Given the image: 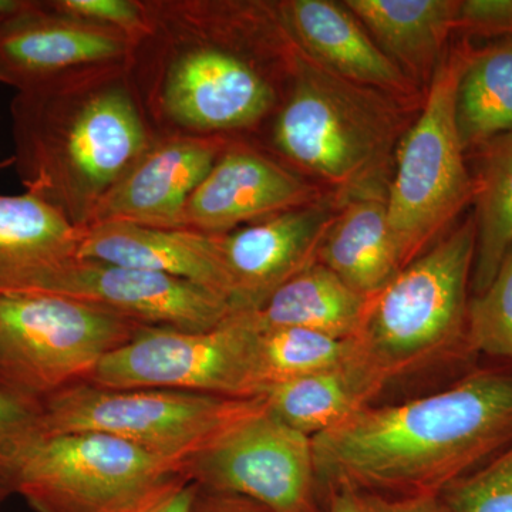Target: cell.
<instances>
[{"instance_id":"9","label":"cell","mask_w":512,"mask_h":512,"mask_svg":"<svg viewBox=\"0 0 512 512\" xmlns=\"http://www.w3.org/2000/svg\"><path fill=\"white\" fill-rule=\"evenodd\" d=\"M183 466L109 434H40L10 487L36 512H137L177 481Z\"/></svg>"},{"instance_id":"15","label":"cell","mask_w":512,"mask_h":512,"mask_svg":"<svg viewBox=\"0 0 512 512\" xmlns=\"http://www.w3.org/2000/svg\"><path fill=\"white\" fill-rule=\"evenodd\" d=\"M322 198L318 187L288 165L244 144H228L192 192L181 228L222 235Z\"/></svg>"},{"instance_id":"27","label":"cell","mask_w":512,"mask_h":512,"mask_svg":"<svg viewBox=\"0 0 512 512\" xmlns=\"http://www.w3.org/2000/svg\"><path fill=\"white\" fill-rule=\"evenodd\" d=\"M471 345L481 359L512 362V244L493 282L468 303Z\"/></svg>"},{"instance_id":"1","label":"cell","mask_w":512,"mask_h":512,"mask_svg":"<svg viewBox=\"0 0 512 512\" xmlns=\"http://www.w3.org/2000/svg\"><path fill=\"white\" fill-rule=\"evenodd\" d=\"M150 33L131 72L160 134L225 136L281 103L293 45L266 3L144 2ZM154 128V127H153Z\"/></svg>"},{"instance_id":"5","label":"cell","mask_w":512,"mask_h":512,"mask_svg":"<svg viewBox=\"0 0 512 512\" xmlns=\"http://www.w3.org/2000/svg\"><path fill=\"white\" fill-rule=\"evenodd\" d=\"M286 86L272 146L289 168L333 187L340 204L386 197L403 137V101L330 73L295 45Z\"/></svg>"},{"instance_id":"10","label":"cell","mask_w":512,"mask_h":512,"mask_svg":"<svg viewBox=\"0 0 512 512\" xmlns=\"http://www.w3.org/2000/svg\"><path fill=\"white\" fill-rule=\"evenodd\" d=\"M254 335L245 313L202 332L144 326L136 338L103 357L86 382L104 389L261 397L254 386Z\"/></svg>"},{"instance_id":"35","label":"cell","mask_w":512,"mask_h":512,"mask_svg":"<svg viewBox=\"0 0 512 512\" xmlns=\"http://www.w3.org/2000/svg\"><path fill=\"white\" fill-rule=\"evenodd\" d=\"M32 0H0V20L16 15L20 10L28 8Z\"/></svg>"},{"instance_id":"20","label":"cell","mask_w":512,"mask_h":512,"mask_svg":"<svg viewBox=\"0 0 512 512\" xmlns=\"http://www.w3.org/2000/svg\"><path fill=\"white\" fill-rule=\"evenodd\" d=\"M318 262L366 298L390 284L404 266L387 222L386 197L342 202L320 245Z\"/></svg>"},{"instance_id":"33","label":"cell","mask_w":512,"mask_h":512,"mask_svg":"<svg viewBox=\"0 0 512 512\" xmlns=\"http://www.w3.org/2000/svg\"><path fill=\"white\" fill-rule=\"evenodd\" d=\"M190 512H275L242 495L210 490L197 485Z\"/></svg>"},{"instance_id":"28","label":"cell","mask_w":512,"mask_h":512,"mask_svg":"<svg viewBox=\"0 0 512 512\" xmlns=\"http://www.w3.org/2000/svg\"><path fill=\"white\" fill-rule=\"evenodd\" d=\"M440 498L447 512H512V446Z\"/></svg>"},{"instance_id":"16","label":"cell","mask_w":512,"mask_h":512,"mask_svg":"<svg viewBox=\"0 0 512 512\" xmlns=\"http://www.w3.org/2000/svg\"><path fill=\"white\" fill-rule=\"evenodd\" d=\"M228 144L225 136L158 134L140 160L101 200L89 227L130 224L180 229L192 192Z\"/></svg>"},{"instance_id":"18","label":"cell","mask_w":512,"mask_h":512,"mask_svg":"<svg viewBox=\"0 0 512 512\" xmlns=\"http://www.w3.org/2000/svg\"><path fill=\"white\" fill-rule=\"evenodd\" d=\"M77 256L171 276L201 286L228 303L231 299V285L215 235L188 229L97 224L83 229Z\"/></svg>"},{"instance_id":"14","label":"cell","mask_w":512,"mask_h":512,"mask_svg":"<svg viewBox=\"0 0 512 512\" xmlns=\"http://www.w3.org/2000/svg\"><path fill=\"white\" fill-rule=\"evenodd\" d=\"M340 202L320 198L266 220L215 235L234 313L258 311L279 288L318 262Z\"/></svg>"},{"instance_id":"13","label":"cell","mask_w":512,"mask_h":512,"mask_svg":"<svg viewBox=\"0 0 512 512\" xmlns=\"http://www.w3.org/2000/svg\"><path fill=\"white\" fill-rule=\"evenodd\" d=\"M137 43L120 30L60 12L49 2L0 20V83L16 92L96 67L130 63Z\"/></svg>"},{"instance_id":"26","label":"cell","mask_w":512,"mask_h":512,"mask_svg":"<svg viewBox=\"0 0 512 512\" xmlns=\"http://www.w3.org/2000/svg\"><path fill=\"white\" fill-rule=\"evenodd\" d=\"M353 353L352 339L295 328L255 329L252 366L256 396L279 384L348 365Z\"/></svg>"},{"instance_id":"2","label":"cell","mask_w":512,"mask_h":512,"mask_svg":"<svg viewBox=\"0 0 512 512\" xmlns=\"http://www.w3.org/2000/svg\"><path fill=\"white\" fill-rule=\"evenodd\" d=\"M312 443L320 495L441 497L512 446V362L481 359L443 389L365 407Z\"/></svg>"},{"instance_id":"3","label":"cell","mask_w":512,"mask_h":512,"mask_svg":"<svg viewBox=\"0 0 512 512\" xmlns=\"http://www.w3.org/2000/svg\"><path fill=\"white\" fill-rule=\"evenodd\" d=\"M10 116L20 183L80 229L158 136L131 62L16 92Z\"/></svg>"},{"instance_id":"30","label":"cell","mask_w":512,"mask_h":512,"mask_svg":"<svg viewBox=\"0 0 512 512\" xmlns=\"http://www.w3.org/2000/svg\"><path fill=\"white\" fill-rule=\"evenodd\" d=\"M40 434L39 410L0 394V480L3 483L10 487L19 458Z\"/></svg>"},{"instance_id":"12","label":"cell","mask_w":512,"mask_h":512,"mask_svg":"<svg viewBox=\"0 0 512 512\" xmlns=\"http://www.w3.org/2000/svg\"><path fill=\"white\" fill-rule=\"evenodd\" d=\"M6 293L57 296L144 326L195 332L234 315L224 298L191 282L77 255L40 266Z\"/></svg>"},{"instance_id":"11","label":"cell","mask_w":512,"mask_h":512,"mask_svg":"<svg viewBox=\"0 0 512 512\" xmlns=\"http://www.w3.org/2000/svg\"><path fill=\"white\" fill-rule=\"evenodd\" d=\"M200 487L242 495L275 512H320L312 437L265 409L185 461Z\"/></svg>"},{"instance_id":"8","label":"cell","mask_w":512,"mask_h":512,"mask_svg":"<svg viewBox=\"0 0 512 512\" xmlns=\"http://www.w3.org/2000/svg\"><path fill=\"white\" fill-rule=\"evenodd\" d=\"M143 328L57 296L0 293V394L39 410Z\"/></svg>"},{"instance_id":"19","label":"cell","mask_w":512,"mask_h":512,"mask_svg":"<svg viewBox=\"0 0 512 512\" xmlns=\"http://www.w3.org/2000/svg\"><path fill=\"white\" fill-rule=\"evenodd\" d=\"M377 46L417 87L430 84L456 32L460 0H346Z\"/></svg>"},{"instance_id":"6","label":"cell","mask_w":512,"mask_h":512,"mask_svg":"<svg viewBox=\"0 0 512 512\" xmlns=\"http://www.w3.org/2000/svg\"><path fill=\"white\" fill-rule=\"evenodd\" d=\"M471 46L448 50L427 86L419 119L403 134L386 192L387 222L404 268L433 247L473 204L474 183L454 119Z\"/></svg>"},{"instance_id":"21","label":"cell","mask_w":512,"mask_h":512,"mask_svg":"<svg viewBox=\"0 0 512 512\" xmlns=\"http://www.w3.org/2000/svg\"><path fill=\"white\" fill-rule=\"evenodd\" d=\"M369 301L316 262L279 288L258 311L245 315L258 330L295 328L350 340L362 328Z\"/></svg>"},{"instance_id":"24","label":"cell","mask_w":512,"mask_h":512,"mask_svg":"<svg viewBox=\"0 0 512 512\" xmlns=\"http://www.w3.org/2000/svg\"><path fill=\"white\" fill-rule=\"evenodd\" d=\"M454 119L466 154L512 131V39L474 49L454 97Z\"/></svg>"},{"instance_id":"29","label":"cell","mask_w":512,"mask_h":512,"mask_svg":"<svg viewBox=\"0 0 512 512\" xmlns=\"http://www.w3.org/2000/svg\"><path fill=\"white\" fill-rule=\"evenodd\" d=\"M49 5L77 18L120 30L137 46L150 33V20L141 0H50Z\"/></svg>"},{"instance_id":"31","label":"cell","mask_w":512,"mask_h":512,"mask_svg":"<svg viewBox=\"0 0 512 512\" xmlns=\"http://www.w3.org/2000/svg\"><path fill=\"white\" fill-rule=\"evenodd\" d=\"M320 512H447L440 497L392 498L353 490L330 488L320 495Z\"/></svg>"},{"instance_id":"25","label":"cell","mask_w":512,"mask_h":512,"mask_svg":"<svg viewBox=\"0 0 512 512\" xmlns=\"http://www.w3.org/2000/svg\"><path fill=\"white\" fill-rule=\"evenodd\" d=\"M262 397L272 416L312 439L375 406V394L350 362L279 384Z\"/></svg>"},{"instance_id":"22","label":"cell","mask_w":512,"mask_h":512,"mask_svg":"<svg viewBox=\"0 0 512 512\" xmlns=\"http://www.w3.org/2000/svg\"><path fill=\"white\" fill-rule=\"evenodd\" d=\"M82 232L36 195L0 194V293L40 266L77 255Z\"/></svg>"},{"instance_id":"34","label":"cell","mask_w":512,"mask_h":512,"mask_svg":"<svg viewBox=\"0 0 512 512\" xmlns=\"http://www.w3.org/2000/svg\"><path fill=\"white\" fill-rule=\"evenodd\" d=\"M197 484L188 478L177 481L137 512H190Z\"/></svg>"},{"instance_id":"23","label":"cell","mask_w":512,"mask_h":512,"mask_svg":"<svg viewBox=\"0 0 512 512\" xmlns=\"http://www.w3.org/2000/svg\"><path fill=\"white\" fill-rule=\"evenodd\" d=\"M468 154L473 157L471 217L476 227L471 295H478L493 282L512 244V131Z\"/></svg>"},{"instance_id":"4","label":"cell","mask_w":512,"mask_h":512,"mask_svg":"<svg viewBox=\"0 0 512 512\" xmlns=\"http://www.w3.org/2000/svg\"><path fill=\"white\" fill-rule=\"evenodd\" d=\"M474 256L468 215L370 298L350 363L375 406L443 389L481 362L468 332Z\"/></svg>"},{"instance_id":"36","label":"cell","mask_w":512,"mask_h":512,"mask_svg":"<svg viewBox=\"0 0 512 512\" xmlns=\"http://www.w3.org/2000/svg\"><path fill=\"white\" fill-rule=\"evenodd\" d=\"M13 494L12 490H10V487L8 484L3 483L2 480H0V503H2L3 500H5L8 495Z\"/></svg>"},{"instance_id":"7","label":"cell","mask_w":512,"mask_h":512,"mask_svg":"<svg viewBox=\"0 0 512 512\" xmlns=\"http://www.w3.org/2000/svg\"><path fill=\"white\" fill-rule=\"evenodd\" d=\"M264 397L171 389H104L82 382L39 407L40 433L92 431L184 463L239 421L264 412Z\"/></svg>"},{"instance_id":"17","label":"cell","mask_w":512,"mask_h":512,"mask_svg":"<svg viewBox=\"0 0 512 512\" xmlns=\"http://www.w3.org/2000/svg\"><path fill=\"white\" fill-rule=\"evenodd\" d=\"M272 6L293 45L323 69L403 103L416 96L419 87L386 56L343 3L284 0Z\"/></svg>"},{"instance_id":"32","label":"cell","mask_w":512,"mask_h":512,"mask_svg":"<svg viewBox=\"0 0 512 512\" xmlns=\"http://www.w3.org/2000/svg\"><path fill=\"white\" fill-rule=\"evenodd\" d=\"M456 30L483 39H512V0H463Z\"/></svg>"}]
</instances>
